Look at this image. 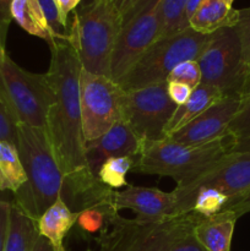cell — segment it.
<instances>
[{
  "label": "cell",
  "mask_w": 250,
  "mask_h": 251,
  "mask_svg": "<svg viewBox=\"0 0 250 251\" xmlns=\"http://www.w3.org/2000/svg\"><path fill=\"white\" fill-rule=\"evenodd\" d=\"M50 65L46 77L53 88L55 102L46 119L47 139L68 185L65 203L80 212L91 207H112V189L91 173L85 156L81 119L78 56L68 41H55L50 47Z\"/></svg>",
  "instance_id": "obj_1"
},
{
  "label": "cell",
  "mask_w": 250,
  "mask_h": 251,
  "mask_svg": "<svg viewBox=\"0 0 250 251\" xmlns=\"http://www.w3.org/2000/svg\"><path fill=\"white\" fill-rule=\"evenodd\" d=\"M16 147L27 180L14 194L12 202L37 222L56 199L65 201L66 179L54 158L44 130L19 124Z\"/></svg>",
  "instance_id": "obj_2"
},
{
  "label": "cell",
  "mask_w": 250,
  "mask_h": 251,
  "mask_svg": "<svg viewBox=\"0 0 250 251\" xmlns=\"http://www.w3.org/2000/svg\"><path fill=\"white\" fill-rule=\"evenodd\" d=\"M123 21L112 0H92L75 10L68 43L83 70L110 77V61Z\"/></svg>",
  "instance_id": "obj_3"
},
{
  "label": "cell",
  "mask_w": 250,
  "mask_h": 251,
  "mask_svg": "<svg viewBox=\"0 0 250 251\" xmlns=\"http://www.w3.org/2000/svg\"><path fill=\"white\" fill-rule=\"evenodd\" d=\"M229 136L196 146L181 145L168 139L142 141L132 172L173 179L183 186L210 168L225 154L232 152Z\"/></svg>",
  "instance_id": "obj_4"
},
{
  "label": "cell",
  "mask_w": 250,
  "mask_h": 251,
  "mask_svg": "<svg viewBox=\"0 0 250 251\" xmlns=\"http://www.w3.org/2000/svg\"><path fill=\"white\" fill-rule=\"evenodd\" d=\"M199 217L190 212L162 221H142L113 212L97 239L98 251H168L180 235L193 229Z\"/></svg>",
  "instance_id": "obj_5"
},
{
  "label": "cell",
  "mask_w": 250,
  "mask_h": 251,
  "mask_svg": "<svg viewBox=\"0 0 250 251\" xmlns=\"http://www.w3.org/2000/svg\"><path fill=\"white\" fill-rule=\"evenodd\" d=\"M0 93L19 124L46 129L47 114L55 102L46 74L29 73L4 53L0 56Z\"/></svg>",
  "instance_id": "obj_6"
},
{
  "label": "cell",
  "mask_w": 250,
  "mask_h": 251,
  "mask_svg": "<svg viewBox=\"0 0 250 251\" xmlns=\"http://www.w3.org/2000/svg\"><path fill=\"white\" fill-rule=\"evenodd\" d=\"M208 37L210 34H201L188 27L174 36L158 39L117 83L127 91L167 82L168 75L178 64L198 59Z\"/></svg>",
  "instance_id": "obj_7"
},
{
  "label": "cell",
  "mask_w": 250,
  "mask_h": 251,
  "mask_svg": "<svg viewBox=\"0 0 250 251\" xmlns=\"http://www.w3.org/2000/svg\"><path fill=\"white\" fill-rule=\"evenodd\" d=\"M196 61L202 76L201 83L218 88L223 96H242L250 87L235 27H225L210 34Z\"/></svg>",
  "instance_id": "obj_8"
},
{
  "label": "cell",
  "mask_w": 250,
  "mask_h": 251,
  "mask_svg": "<svg viewBox=\"0 0 250 251\" xmlns=\"http://www.w3.org/2000/svg\"><path fill=\"white\" fill-rule=\"evenodd\" d=\"M202 188L217 189L225 194L229 199L225 208L244 198L250 191V151L225 154L190 183L175 186L172 193L175 198L176 217L191 212L194 196Z\"/></svg>",
  "instance_id": "obj_9"
},
{
  "label": "cell",
  "mask_w": 250,
  "mask_h": 251,
  "mask_svg": "<svg viewBox=\"0 0 250 251\" xmlns=\"http://www.w3.org/2000/svg\"><path fill=\"white\" fill-rule=\"evenodd\" d=\"M78 92L85 144L95 141L124 120V90L110 77L81 69Z\"/></svg>",
  "instance_id": "obj_10"
},
{
  "label": "cell",
  "mask_w": 250,
  "mask_h": 251,
  "mask_svg": "<svg viewBox=\"0 0 250 251\" xmlns=\"http://www.w3.org/2000/svg\"><path fill=\"white\" fill-rule=\"evenodd\" d=\"M159 32L161 0H144L123 22L110 61V78L119 82L159 38Z\"/></svg>",
  "instance_id": "obj_11"
},
{
  "label": "cell",
  "mask_w": 250,
  "mask_h": 251,
  "mask_svg": "<svg viewBox=\"0 0 250 251\" xmlns=\"http://www.w3.org/2000/svg\"><path fill=\"white\" fill-rule=\"evenodd\" d=\"M176 105L168 96V83L159 82L135 90H124L123 115L141 141L164 139V130Z\"/></svg>",
  "instance_id": "obj_12"
},
{
  "label": "cell",
  "mask_w": 250,
  "mask_h": 251,
  "mask_svg": "<svg viewBox=\"0 0 250 251\" xmlns=\"http://www.w3.org/2000/svg\"><path fill=\"white\" fill-rule=\"evenodd\" d=\"M242 102L243 95L223 96L202 114L167 139L189 146L208 144L222 139L228 135V127L239 110Z\"/></svg>",
  "instance_id": "obj_13"
},
{
  "label": "cell",
  "mask_w": 250,
  "mask_h": 251,
  "mask_svg": "<svg viewBox=\"0 0 250 251\" xmlns=\"http://www.w3.org/2000/svg\"><path fill=\"white\" fill-rule=\"evenodd\" d=\"M110 203L115 212L127 208L134 211L136 218L142 221H162L176 217L174 194L157 188L127 185L123 191L113 190Z\"/></svg>",
  "instance_id": "obj_14"
},
{
  "label": "cell",
  "mask_w": 250,
  "mask_h": 251,
  "mask_svg": "<svg viewBox=\"0 0 250 251\" xmlns=\"http://www.w3.org/2000/svg\"><path fill=\"white\" fill-rule=\"evenodd\" d=\"M141 144V140L124 120L117 123L97 140L85 144V156L91 173L98 178L100 166L113 157L127 156L135 158L139 156Z\"/></svg>",
  "instance_id": "obj_15"
},
{
  "label": "cell",
  "mask_w": 250,
  "mask_h": 251,
  "mask_svg": "<svg viewBox=\"0 0 250 251\" xmlns=\"http://www.w3.org/2000/svg\"><path fill=\"white\" fill-rule=\"evenodd\" d=\"M237 220L234 212L225 210L211 217H199L193 232L206 251H230Z\"/></svg>",
  "instance_id": "obj_16"
},
{
  "label": "cell",
  "mask_w": 250,
  "mask_h": 251,
  "mask_svg": "<svg viewBox=\"0 0 250 251\" xmlns=\"http://www.w3.org/2000/svg\"><path fill=\"white\" fill-rule=\"evenodd\" d=\"M77 217L78 212H74L61 198L56 199L37 220L38 234L50 243L54 251H66L64 239L76 225Z\"/></svg>",
  "instance_id": "obj_17"
},
{
  "label": "cell",
  "mask_w": 250,
  "mask_h": 251,
  "mask_svg": "<svg viewBox=\"0 0 250 251\" xmlns=\"http://www.w3.org/2000/svg\"><path fill=\"white\" fill-rule=\"evenodd\" d=\"M238 10L225 0H202L189 19V27L201 34H212L225 27H234Z\"/></svg>",
  "instance_id": "obj_18"
},
{
  "label": "cell",
  "mask_w": 250,
  "mask_h": 251,
  "mask_svg": "<svg viewBox=\"0 0 250 251\" xmlns=\"http://www.w3.org/2000/svg\"><path fill=\"white\" fill-rule=\"evenodd\" d=\"M222 97V92L218 88L206 85V83H200L198 87L194 88L185 104L176 107L175 112L172 115L164 130V139L171 137L174 132L193 122L195 118L202 114L208 107H211L213 103L217 102Z\"/></svg>",
  "instance_id": "obj_19"
},
{
  "label": "cell",
  "mask_w": 250,
  "mask_h": 251,
  "mask_svg": "<svg viewBox=\"0 0 250 251\" xmlns=\"http://www.w3.org/2000/svg\"><path fill=\"white\" fill-rule=\"evenodd\" d=\"M11 17L28 34L44 39L50 47L56 41L38 0H12Z\"/></svg>",
  "instance_id": "obj_20"
},
{
  "label": "cell",
  "mask_w": 250,
  "mask_h": 251,
  "mask_svg": "<svg viewBox=\"0 0 250 251\" xmlns=\"http://www.w3.org/2000/svg\"><path fill=\"white\" fill-rule=\"evenodd\" d=\"M37 237L36 221L11 202L4 251H32Z\"/></svg>",
  "instance_id": "obj_21"
},
{
  "label": "cell",
  "mask_w": 250,
  "mask_h": 251,
  "mask_svg": "<svg viewBox=\"0 0 250 251\" xmlns=\"http://www.w3.org/2000/svg\"><path fill=\"white\" fill-rule=\"evenodd\" d=\"M26 180L17 147L0 140V191L9 190L15 194Z\"/></svg>",
  "instance_id": "obj_22"
},
{
  "label": "cell",
  "mask_w": 250,
  "mask_h": 251,
  "mask_svg": "<svg viewBox=\"0 0 250 251\" xmlns=\"http://www.w3.org/2000/svg\"><path fill=\"white\" fill-rule=\"evenodd\" d=\"M188 4L189 0H161V32L158 39L174 36L188 28Z\"/></svg>",
  "instance_id": "obj_23"
},
{
  "label": "cell",
  "mask_w": 250,
  "mask_h": 251,
  "mask_svg": "<svg viewBox=\"0 0 250 251\" xmlns=\"http://www.w3.org/2000/svg\"><path fill=\"white\" fill-rule=\"evenodd\" d=\"M228 136L232 139V152L250 151V87L243 95L239 110L228 127Z\"/></svg>",
  "instance_id": "obj_24"
},
{
  "label": "cell",
  "mask_w": 250,
  "mask_h": 251,
  "mask_svg": "<svg viewBox=\"0 0 250 251\" xmlns=\"http://www.w3.org/2000/svg\"><path fill=\"white\" fill-rule=\"evenodd\" d=\"M135 164V158L127 156L113 157V158L107 159L104 163L100 166L98 171V179L100 183L104 184L109 189L123 188L127 186L126 174L132 171Z\"/></svg>",
  "instance_id": "obj_25"
},
{
  "label": "cell",
  "mask_w": 250,
  "mask_h": 251,
  "mask_svg": "<svg viewBox=\"0 0 250 251\" xmlns=\"http://www.w3.org/2000/svg\"><path fill=\"white\" fill-rule=\"evenodd\" d=\"M229 199L217 189L202 188L195 194L191 212L200 217H211L222 212Z\"/></svg>",
  "instance_id": "obj_26"
},
{
  "label": "cell",
  "mask_w": 250,
  "mask_h": 251,
  "mask_svg": "<svg viewBox=\"0 0 250 251\" xmlns=\"http://www.w3.org/2000/svg\"><path fill=\"white\" fill-rule=\"evenodd\" d=\"M115 212L113 208H100V207H91L86 208L78 212L76 225L78 226L81 230L88 234H93L96 232H100L104 227L107 218L110 213Z\"/></svg>",
  "instance_id": "obj_27"
},
{
  "label": "cell",
  "mask_w": 250,
  "mask_h": 251,
  "mask_svg": "<svg viewBox=\"0 0 250 251\" xmlns=\"http://www.w3.org/2000/svg\"><path fill=\"white\" fill-rule=\"evenodd\" d=\"M38 1L48 22L49 28L53 32L56 41H68L70 22H66L63 19L54 0H38Z\"/></svg>",
  "instance_id": "obj_28"
},
{
  "label": "cell",
  "mask_w": 250,
  "mask_h": 251,
  "mask_svg": "<svg viewBox=\"0 0 250 251\" xmlns=\"http://www.w3.org/2000/svg\"><path fill=\"white\" fill-rule=\"evenodd\" d=\"M202 76H201L200 66L196 60H185L178 64L171 74L168 75L167 82H181L188 85L189 87H198L201 83Z\"/></svg>",
  "instance_id": "obj_29"
},
{
  "label": "cell",
  "mask_w": 250,
  "mask_h": 251,
  "mask_svg": "<svg viewBox=\"0 0 250 251\" xmlns=\"http://www.w3.org/2000/svg\"><path fill=\"white\" fill-rule=\"evenodd\" d=\"M234 27L240 39L243 63L250 75V7L238 10V22Z\"/></svg>",
  "instance_id": "obj_30"
},
{
  "label": "cell",
  "mask_w": 250,
  "mask_h": 251,
  "mask_svg": "<svg viewBox=\"0 0 250 251\" xmlns=\"http://www.w3.org/2000/svg\"><path fill=\"white\" fill-rule=\"evenodd\" d=\"M17 125L19 123L0 93V140L17 146Z\"/></svg>",
  "instance_id": "obj_31"
},
{
  "label": "cell",
  "mask_w": 250,
  "mask_h": 251,
  "mask_svg": "<svg viewBox=\"0 0 250 251\" xmlns=\"http://www.w3.org/2000/svg\"><path fill=\"white\" fill-rule=\"evenodd\" d=\"M193 229L188 230L183 235H180L172 244V247L169 248L168 251H206L205 248L198 240V238L195 237Z\"/></svg>",
  "instance_id": "obj_32"
},
{
  "label": "cell",
  "mask_w": 250,
  "mask_h": 251,
  "mask_svg": "<svg viewBox=\"0 0 250 251\" xmlns=\"http://www.w3.org/2000/svg\"><path fill=\"white\" fill-rule=\"evenodd\" d=\"M11 2L12 0H0V48L5 49L7 31L11 24Z\"/></svg>",
  "instance_id": "obj_33"
},
{
  "label": "cell",
  "mask_w": 250,
  "mask_h": 251,
  "mask_svg": "<svg viewBox=\"0 0 250 251\" xmlns=\"http://www.w3.org/2000/svg\"><path fill=\"white\" fill-rule=\"evenodd\" d=\"M167 83H168V96L169 98H171L172 102H173L176 107H180V105L185 104L186 100H188L189 97L191 96L193 88L181 82Z\"/></svg>",
  "instance_id": "obj_34"
},
{
  "label": "cell",
  "mask_w": 250,
  "mask_h": 251,
  "mask_svg": "<svg viewBox=\"0 0 250 251\" xmlns=\"http://www.w3.org/2000/svg\"><path fill=\"white\" fill-rule=\"evenodd\" d=\"M10 205H11V202L0 200V251H4L7 226H9Z\"/></svg>",
  "instance_id": "obj_35"
},
{
  "label": "cell",
  "mask_w": 250,
  "mask_h": 251,
  "mask_svg": "<svg viewBox=\"0 0 250 251\" xmlns=\"http://www.w3.org/2000/svg\"><path fill=\"white\" fill-rule=\"evenodd\" d=\"M112 1L120 14L122 21L124 22L144 0H112Z\"/></svg>",
  "instance_id": "obj_36"
},
{
  "label": "cell",
  "mask_w": 250,
  "mask_h": 251,
  "mask_svg": "<svg viewBox=\"0 0 250 251\" xmlns=\"http://www.w3.org/2000/svg\"><path fill=\"white\" fill-rule=\"evenodd\" d=\"M81 1L82 0H54L55 5L58 6L59 11H60L61 16H63V19L66 22H70L69 21V15H70V12L75 11L77 9Z\"/></svg>",
  "instance_id": "obj_37"
},
{
  "label": "cell",
  "mask_w": 250,
  "mask_h": 251,
  "mask_svg": "<svg viewBox=\"0 0 250 251\" xmlns=\"http://www.w3.org/2000/svg\"><path fill=\"white\" fill-rule=\"evenodd\" d=\"M225 210L234 212L235 215H237L238 218H239L240 216L245 215V213L250 212V191L244 196V198L240 199L238 202L233 203V205H230L229 207H227Z\"/></svg>",
  "instance_id": "obj_38"
},
{
  "label": "cell",
  "mask_w": 250,
  "mask_h": 251,
  "mask_svg": "<svg viewBox=\"0 0 250 251\" xmlns=\"http://www.w3.org/2000/svg\"><path fill=\"white\" fill-rule=\"evenodd\" d=\"M32 251H54V249L50 245V243H49L46 238L41 237V235L38 234L36 242H34L33 249H32Z\"/></svg>",
  "instance_id": "obj_39"
},
{
  "label": "cell",
  "mask_w": 250,
  "mask_h": 251,
  "mask_svg": "<svg viewBox=\"0 0 250 251\" xmlns=\"http://www.w3.org/2000/svg\"><path fill=\"white\" fill-rule=\"evenodd\" d=\"M202 0H189V4H188V9H186V15H188V20L190 19L191 15L194 14L196 9H198L199 5L201 4Z\"/></svg>",
  "instance_id": "obj_40"
},
{
  "label": "cell",
  "mask_w": 250,
  "mask_h": 251,
  "mask_svg": "<svg viewBox=\"0 0 250 251\" xmlns=\"http://www.w3.org/2000/svg\"><path fill=\"white\" fill-rule=\"evenodd\" d=\"M225 2H227V4H229V5H232L233 6V2H234V0H225Z\"/></svg>",
  "instance_id": "obj_41"
},
{
  "label": "cell",
  "mask_w": 250,
  "mask_h": 251,
  "mask_svg": "<svg viewBox=\"0 0 250 251\" xmlns=\"http://www.w3.org/2000/svg\"><path fill=\"white\" fill-rule=\"evenodd\" d=\"M4 53H6V49H2V48H0V56L2 55V54Z\"/></svg>",
  "instance_id": "obj_42"
},
{
  "label": "cell",
  "mask_w": 250,
  "mask_h": 251,
  "mask_svg": "<svg viewBox=\"0 0 250 251\" xmlns=\"http://www.w3.org/2000/svg\"><path fill=\"white\" fill-rule=\"evenodd\" d=\"M86 251H92V250H91V249H88V250H86Z\"/></svg>",
  "instance_id": "obj_43"
}]
</instances>
